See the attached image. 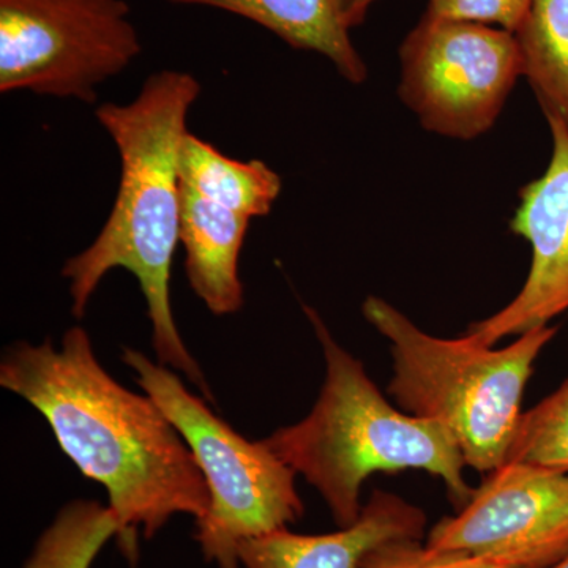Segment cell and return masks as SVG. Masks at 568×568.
I'll use <instances>...</instances> for the list:
<instances>
[{
    "label": "cell",
    "instance_id": "7c38bea8",
    "mask_svg": "<svg viewBox=\"0 0 568 568\" xmlns=\"http://www.w3.org/2000/svg\"><path fill=\"white\" fill-rule=\"evenodd\" d=\"M174 6L211 7L263 26L294 50L313 51L334 63L351 84L368 78L351 40V0H166Z\"/></svg>",
    "mask_w": 568,
    "mask_h": 568
},
{
    "label": "cell",
    "instance_id": "d6986e66",
    "mask_svg": "<svg viewBox=\"0 0 568 568\" xmlns=\"http://www.w3.org/2000/svg\"><path fill=\"white\" fill-rule=\"evenodd\" d=\"M375 2L376 0H351L349 17H347L351 29L357 28L365 21L369 7Z\"/></svg>",
    "mask_w": 568,
    "mask_h": 568
},
{
    "label": "cell",
    "instance_id": "9a60e30c",
    "mask_svg": "<svg viewBox=\"0 0 568 568\" xmlns=\"http://www.w3.org/2000/svg\"><path fill=\"white\" fill-rule=\"evenodd\" d=\"M121 525L110 506L99 500H73L44 529L22 568H91Z\"/></svg>",
    "mask_w": 568,
    "mask_h": 568
},
{
    "label": "cell",
    "instance_id": "ba28073f",
    "mask_svg": "<svg viewBox=\"0 0 568 568\" xmlns=\"http://www.w3.org/2000/svg\"><path fill=\"white\" fill-rule=\"evenodd\" d=\"M425 544L514 568H551L568 556V474L504 463Z\"/></svg>",
    "mask_w": 568,
    "mask_h": 568
},
{
    "label": "cell",
    "instance_id": "7a4b0ae2",
    "mask_svg": "<svg viewBox=\"0 0 568 568\" xmlns=\"http://www.w3.org/2000/svg\"><path fill=\"white\" fill-rule=\"evenodd\" d=\"M200 93L201 82L192 73L163 70L145 80L132 103L97 108V121L121 155V183L103 230L84 252L67 261L62 276L69 280L71 313L81 320L108 272H132L148 304L160 364L179 369L213 399L179 334L170 287L181 226L179 155L189 133V112Z\"/></svg>",
    "mask_w": 568,
    "mask_h": 568
},
{
    "label": "cell",
    "instance_id": "4fadbf2b",
    "mask_svg": "<svg viewBox=\"0 0 568 568\" xmlns=\"http://www.w3.org/2000/svg\"><path fill=\"white\" fill-rule=\"evenodd\" d=\"M179 179L205 200L248 219L267 216L283 189L282 178L263 160L230 159L190 132L179 155Z\"/></svg>",
    "mask_w": 568,
    "mask_h": 568
},
{
    "label": "cell",
    "instance_id": "52a82bcc",
    "mask_svg": "<svg viewBox=\"0 0 568 568\" xmlns=\"http://www.w3.org/2000/svg\"><path fill=\"white\" fill-rule=\"evenodd\" d=\"M399 99L420 125L470 141L495 125L525 58L517 33L424 14L399 47Z\"/></svg>",
    "mask_w": 568,
    "mask_h": 568
},
{
    "label": "cell",
    "instance_id": "e0dca14e",
    "mask_svg": "<svg viewBox=\"0 0 568 568\" xmlns=\"http://www.w3.org/2000/svg\"><path fill=\"white\" fill-rule=\"evenodd\" d=\"M358 568H514L467 552L428 547L425 540L387 541L362 559Z\"/></svg>",
    "mask_w": 568,
    "mask_h": 568
},
{
    "label": "cell",
    "instance_id": "6da1fadb",
    "mask_svg": "<svg viewBox=\"0 0 568 568\" xmlns=\"http://www.w3.org/2000/svg\"><path fill=\"white\" fill-rule=\"evenodd\" d=\"M0 386L36 407L67 457L106 488L129 558L138 534L152 538L174 515L207 514L211 493L181 433L151 396L103 368L84 328H69L61 349L50 338L7 347Z\"/></svg>",
    "mask_w": 568,
    "mask_h": 568
},
{
    "label": "cell",
    "instance_id": "3957f363",
    "mask_svg": "<svg viewBox=\"0 0 568 568\" xmlns=\"http://www.w3.org/2000/svg\"><path fill=\"white\" fill-rule=\"evenodd\" d=\"M304 312L323 347V388L312 413L265 437V446L317 489L338 528L361 517L362 487L376 473L425 470L444 481L457 510L465 507L474 489L450 433L388 405L364 364L336 342L320 313L308 305Z\"/></svg>",
    "mask_w": 568,
    "mask_h": 568
},
{
    "label": "cell",
    "instance_id": "8992f818",
    "mask_svg": "<svg viewBox=\"0 0 568 568\" xmlns=\"http://www.w3.org/2000/svg\"><path fill=\"white\" fill-rule=\"evenodd\" d=\"M125 0H0V92L92 104L141 54Z\"/></svg>",
    "mask_w": 568,
    "mask_h": 568
},
{
    "label": "cell",
    "instance_id": "5bb4252c",
    "mask_svg": "<svg viewBox=\"0 0 568 568\" xmlns=\"http://www.w3.org/2000/svg\"><path fill=\"white\" fill-rule=\"evenodd\" d=\"M517 37L545 118L568 130V0H534Z\"/></svg>",
    "mask_w": 568,
    "mask_h": 568
},
{
    "label": "cell",
    "instance_id": "ac0fdd59",
    "mask_svg": "<svg viewBox=\"0 0 568 568\" xmlns=\"http://www.w3.org/2000/svg\"><path fill=\"white\" fill-rule=\"evenodd\" d=\"M534 0H428L425 17L480 22L517 33Z\"/></svg>",
    "mask_w": 568,
    "mask_h": 568
},
{
    "label": "cell",
    "instance_id": "277c9868",
    "mask_svg": "<svg viewBox=\"0 0 568 568\" xmlns=\"http://www.w3.org/2000/svg\"><path fill=\"white\" fill-rule=\"evenodd\" d=\"M365 320L386 336L394 355L388 394L405 413L450 433L466 466L489 474L506 463L534 364L558 327L540 325L493 349L420 331L384 298L369 295Z\"/></svg>",
    "mask_w": 568,
    "mask_h": 568
},
{
    "label": "cell",
    "instance_id": "ffe728a7",
    "mask_svg": "<svg viewBox=\"0 0 568 568\" xmlns=\"http://www.w3.org/2000/svg\"><path fill=\"white\" fill-rule=\"evenodd\" d=\"M551 568H568V556L567 558H564L562 560H560L559 564H556V566Z\"/></svg>",
    "mask_w": 568,
    "mask_h": 568
},
{
    "label": "cell",
    "instance_id": "5b68a950",
    "mask_svg": "<svg viewBox=\"0 0 568 568\" xmlns=\"http://www.w3.org/2000/svg\"><path fill=\"white\" fill-rule=\"evenodd\" d=\"M122 361L181 433L203 473L211 504L205 517L196 519L194 538L207 562L242 568L239 548L245 540L286 529L304 517L294 470L263 440L239 435L166 365L129 347Z\"/></svg>",
    "mask_w": 568,
    "mask_h": 568
},
{
    "label": "cell",
    "instance_id": "30bf717a",
    "mask_svg": "<svg viewBox=\"0 0 568 568\" xmlns=\"http://www.w3.org/2000/svg\"><path fill=\"white\" fill-rule=\"evenodd\" d=\"M426 514L394 493L375 489L361 517L328 534L280 529L250 538L239 548L244 568H358L372 549L387 541L425 540Z\"/></svg>",
    "mask_w": 568,
    "mask_h": 568
},
{
    "label": "cell",
    "instance_id": "9c48e42d",
    "mask_svg": "<svg viewBox=\"0 0 568 568\" xmlns=\"http://www.w3.org/2000/svg\"><path fill=\"white\" fill-rule=\"evenodd\" d=\"M547 121L551 160L541 178L523 186L510 222L511 233L532 248L528 278L510 304L467 327V342L493 347L568 312V130Z\"/></svg>",
    "mask_w": 568,
    "mask_h": 568
},
{
    "label": "cell",
    "instance_id": "8fae6325",
    "mask_svg": "<svg viewBox=\"0 0 568 568\" xmlns=\"http://www.w3.org/2000/svg\"><path fill=\"white\" fill-rule=\"evenodd\" d=\"M250 220L181 183L179 242L186 253V275L194 294L215 316L233 315L244 305L239 256Z\"/></svg>",
    "mask_w": 568,
    "mask_h": 568
},
{
    "label": "cell",
    "instance_id": "2e32d148",
    "mask_svg": "<svg viewBox=\"0 0 568 568\" xmlns=\"http://www.w3.org/2000/svg\"><path fill=\"white\" fill-rule=\"evenodd\" d=\"M506 463H523L568 474V379L521 414Z\"/></svg>",
    "mask_w": 568,
    "mask_h": 568
}]
</instances>
